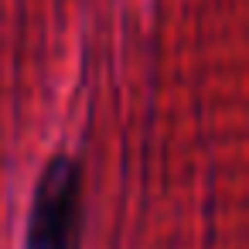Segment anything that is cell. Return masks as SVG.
<instances>
[{"instance_id": "6da1fadb", "label": "cell", "mask_w": 249, "mask_h": 249, "mask_svg": "<svg viewBox=\"0 0 249 249\" xmlns=\"http://www.w3.org/2000/svg\"><path fill=\"white\" fill-rule=\"evenodd\" d=\"M82 239V171L58 154L38 178L24 249H79Z\"/></svg>"}]
</instances>
